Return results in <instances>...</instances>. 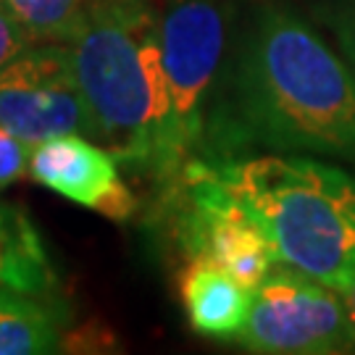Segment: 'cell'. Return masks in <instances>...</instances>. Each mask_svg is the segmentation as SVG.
<instances>
[{"label":"cell","instance_id":"12","mask_svg":"<svg viewBox=\"0 0 355 355\" xmlns=\"http://www.w3.org/2000/svg\"><path fill=\"white\" fill-rule=\"evenodd\" d=\"M37 42H69L82 26L89 0H3Z\"/></svg>","mask_w":355,"mask_h":355},{"label":"cell","instance_id":"5","mask_svg":"<svg viewBox=\"0 0 355 355\" xmlns=\"http://www.w3.org/2000/svg\"><path fill=\"white\" fill-rule=\"evenodd\" d=\"M177 179V192L184 198L179 240L187 255L211 261L255 290L279 266L266 232L216 179L208 161H187Z\"/></svg>","mask_w":355,"mask_h":355},{"label":"cell","instance_id":"4","mask_svg":"<svg viewBox=\"0 0 355 355\" xmlns=\"http://www.w3.org/2000/svg\"><path fill=\"white\" fill-rule=\"evenodd\" d=\"M234 340L271 355L355 353V327L343 295L284 263L253 290L248 321Z\"/></svg>","mask_w":355,"mask_h":355},{"label":"cell","instance_id":"6","mask_svg":"<svg viewBox=\"0 0 355 355\" xmlns=\"http://www.w3.org/2000/svg\"><path fill=\"white\" fill-rule=\"evenodd\" d=\"M0 127L29 150L58 135L92 137V119L69 42L32 45L0 69Z\"/></svg>","mask_w":355,"mask_h":355},{"label":"cell","instance_id":"2","mask_svg":"<svg viewBox=\"0 0 355 355\" xmlns=\"http://www.w3.org/2000/svg\"><path fill=\"white\" fill-rule=\"evenodd\" d=\"M158 21L148 0H89L69 51L92 119L89 140L168 182L190 158L171 111Z\"/></svg>","mask_w":355,"mask_h":355},{"label":"cell","instance_id":"8","mask_svg":"<svg viewBox=\"0 0 355 355\" xmlns=\"http://www.w3.org/2000/svg\"><path fill=\"white\" fill-rule=\"evenodd\" d=\"M29 174L37 184L111 221H127L137 211V198L119 179L116 158L85 135L71 132L40 142L29 155Z\"/></svg>","mask_w":355,"mask_h":355},{"label":"cell","instance_id":"3","mask_svg":"<svg viewBox=\"0 0 355 355\" xmlns=\"http://www.w3.org/2000/svg\"><path fill=\"white\" fill-rule=\"evenodd\" d=\"M208 164L266 232L279 263L334 290L355 274V174L305 155Z\"/></svg>","mask_w":355,"mask_h":355},{"label":"cell","instance_id":"14","mask_svg":"<svg viewBox=\"0 0 355 355\" xmlns=\"http://www.w3.org/2000/svg\"><path fill=\"white\" fill-rule=\"evenodd\" d=\"M32 45H37V40L32 37V32L0 0V69L11 64L13 58H19L24 51H29Z\"/></svg>","mask_w":355,"mask_h":355},{"label":"cell","instance_id":"9","mask_svg":"<svg viewBox=\"0 0 355 355\" xmlns=\"http://www.w3.org/2000/svg\"><path fill=\"white\" fill-rule=\"evenodd\" d=\"M187 321L198 334L234 340L248 321L253 290L205 258H190L179 277Z\"/></svg>","mask_w":355,"mask_h":355},{"label":"cell","instance_id":"1","mask_svg":"<svg viewBox=\"0 0 355 355\" xmlns=\"http://www.w3.org/2000/svg\"><path fill=\"white\" fill-rule=\"evenodd\" d=\"M234 124L277 153H316L355 166V74L313 26L261 6L234 69Z\"/></svg>","mask_w":355,"mask_h":355},{"label":"cell","instance_id":"7","mask_svg":"<svg viewBox=\"0 0 355 355\" xmlns=\"http://www.w3.org/2000/svg\"><path fill=\"white\" fill-rule=\"evenodd\" d=\"M161 55L182 148L203 137V108L218 74L227 42V21L216 0H177L158 21Z\"/></svg>","mask_w":355,"mask_h":355},{"label":"cell","instance_id":"11","mask_svg":"<svg viewBox=\"0 0 355 355\" xmlns=\"http://www.w3.org/2000/svg\"><path fill=\"white\" fill-rule=\"evenodd\" d=\"M61 345V311L51 297L6 295L0 300V355L53 353Z\"/></svg>","mask_w":355,"mask_h":355},{"label":"cell","instance_id":"16","mask_svg":"<svg viewBox=\"0 0 355 355\" xmlns=\"http://www.w3.org/2000/svg\"><path fill=\"white\" fill-rule=\"evenodd\" d=\"M337 292L343 295L345 305H347V313H350V318H353V327H355V274H350L347 279L337 287Z\"/></svg>","mask_w":355,"mask_h":355},{"label":"cell","instance_id":"15","mask_svg":"<svg viewBox=\"0 0 355 355\" xmlns=\"http://www.w3.org/2000/svg\"><path fill=\"white\" fill-rule=\"evenodd\" d=\"M29 155L32 150L24 142L6 127H0V190L24 177V171L29 168Z\"/></svg>","mask_w":355,"mask_h":355},{"label":"cell","instance_id":"10","mask_svg":"<svg viewBox=\"0 0 355 355\" xmlns=\"http://www.w3.org/2000/svg\"><path fill=\"white\" fill-rule=\"evenodd\" d=\"M58 277L24 208L0 203V292L53 297Z\"/></svg>","mask_w":355,"mask_h":355},{"label":"cell","instance_id":"17","mask_svg":"<svg viewBox=\"0 0 355 355\" xmlns=\"http://www.w3.org/2000/svg\"><path fill=\"white\" fill-rule=\"evenodd\" d=\"M3 297H6V295H3V292H0V300H3Z\"/></svg>","mask_w":355,"mask_h":355},{"label":"cell","instance_id":"13","mask_svg":"<svg viewBox=\"0 0 355 355\" xmlns=\"http://www.w3.org/2000/svg\"><path fill=\"white\" fill-rule=\"evenodd\" d=\"M308 8L355 74V0H308Z\"/></svg>","mask_w":355,"mask_h":355}]
</instances>
